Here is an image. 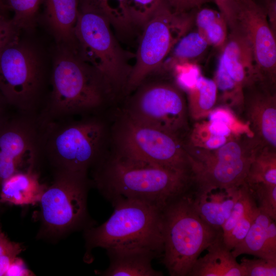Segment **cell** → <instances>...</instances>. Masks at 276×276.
<instances>
[{
	"mask_svg": "<svg viewBox=\"0 0 276 276\" xmlns=\"http://www.w3.org/2000/svg\"><path fill=\"white\" fill-rule=\"evenodd\" d=\"M114 152L174 170L193 173V164L182 140L140 123L122 111L111 129Z\"/></svg>",
	"mask_w": 276,
	"mask_h": 276,
	"instance_id": "8",
	"label": "cell"
},
{
	"mask_svg": "<svg viewBox=\"0 0 276 276\" xmlns=\"http://www.w3.org/2000/svg\"><path fill=\"white\" fill-rule=\"evenodd\" d=\"M24 250L22 244L0 256V276H5L10 265Z\"/></svg>",
	"mask_w": 276,
	"mask_h": 276,
	"instance_id": "40",
	"label": "cell"
},
{
	"mask_svg": "<svg viewBox=\"0 0 276 276\" xmlns=\"http://www.w3.org/2000/svg\"><path fill=\"white\" fill-rule=\"evenodd\" d=\"M193 187L163 209V263L171 276H188L201 252L222 231L200 217Z\"/></svg>",
	"mask_w": 276,
	"mask_h": 276,
	"instance_id": "5",
	"label": "cell"
},
{
	"mask_svg": "<svg viewBox=\"0 0 276 276\" xmlns=\"http://www.w3.org/2000/svg\"><path fill=\"white\" fill-rule=\"evenodd\" d=\"M255 1H258V0H255ZM260 1H261V0H260Z\"/></svg>",
	"mask_w": 276,
	"mask_h": 276,
	"instance_id": "46",
	"label": "cell"
},
{
	"mask_svg": "<svg viewBox=\"0 0 276 276\" xmlns=\"http://www.w3.org/2000/svg\"><path fill=\"white\" fill-rule=\"evenodd\" d=\"M109 259L108 268L101 273L104 276H162L155 270L152 260L157 256L152 251L142 248L106 249Z\"/></svg>",
	"mask_w": 276,
	"mask_h": 276,
	"instance_id": "18",
	"label": "cell"
},
{
	"mask_svg": "<svg viewBox=\"0 0 276 276\" xmlns=\"http://www.w3.org/2000/svg\"><path fill=\"white\" fill-rule=\"evenodd\" d=\"M51 90L39 115L41 122L99 113L116 97L109 84L76 48L58 44L50 76Z\"/></svg>",
	"mask_w": 276,
	"mask_h": 276,
	"instance_id": "2",
	"label": "cell"
},
{
	"mask_svg": "<svg viewBox=\"0 0 276 276\" xmlns=\"http://www.w3.org/2000/svg\"><path fill=\"white\" fill-rule=\"evenodd\" d=\"M114 211L102 224L84 229L86 252L90 262L96 247L142 248L157 257L164 251L163 209L139 200L120 198L111 201Z\"/></svg>",
	"mask_w": 276,
	"mask_h": 276,
	"instance_id": "4",
	"label": "cell"
},
{
	"mask_svg": "<svg viewBox=\"0 0 276 276\" xmlns=\"http://www.w3.org/2000/svg\"><path fill=\"white\" fill-rule=\"evenodd\" d=\"M88 175L53 173L39 204L40 226L37 237L55 240L92 226L87 207L90 186Z\"/></svg>",
	"mask_w": 276,
	"mask_h": 276,
	"instance_id": "7",
	"label": "cell"
},
{
	"mask_svg": "<svg viewBox=\"0 0 276 276\" xmlns=\"http://www.w3.org/2000/svg\"><path fill=\"white\" fill-rule=\"evenodd\" d=\"M259 212L256 203L246 211L229 233L223 238L224 243L228 249L232 250L243 239Z\"/></svg>",
	"mask_w": 276,
	"mask_h": 276,
	"instance_id": "34",
	"label": "cell"
},
{
	"mask_svg": "<svg viewBox=\"0 0 276 276\" xmlns=\"http://www.w3.org/2000/svg\"><path fill=\"white\" fill-rule=\"evenodd\" d=\"M1 204L0 203V211H1Z\"/></svg>",
	"mask_w": 276,
	"mask_h": 276,
	"instance_id": "45",
	"label": "cell"
},
{
	"mask_svg": "<svg viewBox=\"0 0 276 276\" xmlns=\"http://www.w3.org/2000/svg\"><path fill=\"white\" fill-rule=\"evenodd\" d=\"M220 11L226 18L229 29L232 28L235 23L237 0H213Z\"/></svg>",
	"mask_w": 276,
	"mask_h": 276,
	"instance_id": "38",
	"label": "cell"
},
{
	"mask_svg": "<svg viewBox=\"0 0 276 276\" xmlns=\"http://www.w3.org/2000/svg\"><path fill=\"white\" fill-rule=\"evenodd\" d=\"M42 0H4L13 12L12 20L19 30H31L36 23L37 13Z\"/></svg>",
	"mask_w": 276,
	"mask_h": 276,
	"instance_id": "30",
	"label": "cell"
},
{
	"mask_svg": "<svg viewBox=\"0 0 276 276\" xmlns=\"http://www.w3.org/2000/svg\"><path fill=\"white\" fill-rule=\"evenodd\" d=\"M7 9L4 0H0V13H5Z\"/></svg>",
	"mask_w": 276,
	"mask_h": 276,
	"instance_id": "44",
	"label": "cell"
},
{
	"mask_svg": "<svg viewBox=\"0 0 276 276\" xmlns=\"http://www.w3.org/2000/svg\"><path fill=\"white\" fill-rule=\"evenodd\" d=\"M225 188L194 187L195 205L202 219L218 231H222L225 221L222 212V199Z\"/></svg>",
	"mask_w": 276,
	"mask_h": 276,
	"instance_id": "26",
	"label": "cell"
},
{
	"mask_svg": "<svg viewBox=\"0 0 276 276\" xmlns=\"http://www.w3.org/2000/svg\"><path fill=\"white\" fill-rule=\"evenodd\" d=\"M195 10L176 13L165 2L142 28L143 32L125 93L133 91L151 74L160 72L164 61L192 29Z\"/></svg>",
	"mask_w": 276,
	"mask_h": 276,
	"instance_id": "10",
	"label": "cell"
},
{
	"mask_svg": "<svg viewBox=\"0 0 276 276\" xmlns=\"http://www.w3.org/2000/svg\"><path fill=\"white\" fill-rule=\"evenodd\" d=\"M260 212L276 220V185L264 183L247 185Z\"/></svg>",
	"mask_w": 276,
	"mask_h": 276,
	"instance_id": "31",
	"label": "cell"
},
{
	"mask_svg": "<svg viewBox=\"0 0 276 276\" xmlns=\"http://www.w3.org/2000/svg\"><path fill=\"white\" fill-rule=\"evenodd\" d=\"M40 123L41 164L47 162L53 173L88 175L106 154L108 128L98 113Z\"/></svg>",
	"mask_w": 276,
	"mask_h": 276,
	"instance_id": "3",
	"label": "cell"
},
{
	"mask_svg": "<svg viewBox=\"0 0 276 276\" xmlns=\"http://www.w3.org/2000/svg\"><path fill=\"white\" fill-rule=\"evenodd\" d=\"M14 111L0 92V124L7 119Z\"/></svg>",
	"mask_w": 276,
	"mask_h": 276,
	"instance_id": "43",
	"label": "cell"
},
{
	"mask_svg": "<svg viewBox=\"0 0 276 276\" xmlns=\"http://www.w3.org/2000/svg\"><path fill=\"white\" fill-rule=\"evenodd\" d=\"M239 136L222 122L203 119L196 121L191 128L185 144L201 149L214 150Z\"/></svg>",
	"mask_w": 276,
	"mask_h": 276,
	"instance_id": "22",
	"label": "cell"
},
{
	"mask_svg": "<svg viewBox=\"0 0 276 276\" xmlns=\"http://www.w3.org/2000/svg\"><path fill=\"white\" fill-rule=\"evenodd\" d=\"M21 244L11 241L3 232L0 223V256Z\"/></svg>",
	"mask_w": 276,
	"mask_h": 276,
	"instance_id": "42",
	"label": "cell"
},
{
	"mask_svg": "<svg viewBox=\"0 0 276 276\" xmlns=\"http://www.w3.org/2000/svg\"><path fill=\"white\" fill-rule=\"evenodd\" d=\"M172 11L176 13L189 12L201 7L213 0H165Z\"/></svg>",
	"mask_w": 276,
	"mask_h": 276,
	"instance_id": "37",
	"label": "cell"
},
{
	"mask_svg": "<svg viewBox=\"0 0 276 276\" xmlns=\"http://www.w3.org/2000/svg\"><path fill=\"white\" fill-rule=\"evenodd\" d=\"M193 163L196 188H231L242 185L261 147L252 135L243 134L214 150L186 145Z\"/></svg>",
	"mask_w": 276,
	"mask_h": 276,
	"instance_id": "12",
	"label": "cell"
},
{
	"mask_svg": "<svg viewBox=\"0 0 276 276\" xmlns=\"http://www.w3.org/2000/svg\"><path fill=\"white\" fill-rule=\"evenodd\" d=\"M265 10L268 23L272 30L276 32V0H261Z\"/></svg>",
	"mask_w": 276,
	"mask_h": 276,
	"instance_id": "41",
	"label": "cell"
},
{
	"mask_svg": "<svg viewBox=\"0 0 276 276\" xmlns=\"http://www.w3.org/2000/svg\"><path fill=\"white\" fill-rule=\"evenodd\" d=\"M244 182L276 185V149L263 147L257 151Z\"/></svg>",
	"mask_w": 276,
	"mask_h": 276,
	"instance_id": "29",
	"label": "cell"
},
{
	"mask_svg": "<svg viewBox=\"0 0 276 276\" xmlns=\"http://www.w3.org/2000/svg\"><path fill=\"white\" fill-rule=\"evenodd\" d=\"M234 27L243 33L251 45L256 62V82L275 90V33L263 6L255 0H237Z\"/></svg>",
	"mask_w": 276,
	"mask_h": 276,
	"instance_id": "14",
	"label": "cell"
},
{
	"mask_svg": "<svg viewBox=\"0 0 276 276\" xmlns=\"http://www.w3.org/2000/svg\"><path fill=\"white\" fill-rule=\"evenodd\" d=\"M40 129L39 116L16 110L0 124V186L17 172L39 170Z\"/></svg>",
	"mask_w": 276,
	"mask_h": 276,
	"instance_id": "13",
	"label": "cell"
},
{
	"mask_svg": "<svg viewBox=\"0 0 276 276\" xmlns=\"http://www.w3.org/2000/svg\"><path fill=\"white\" fill-rule=\"evenodd\" d=\"M110 26L100 14L79 8L75 36L80 57L103 76L116 96L121 91L125 92L132 66Z\"/></svg>",
	"mask_w": 276,
	"mask_h": 276,
	"instance_id": "9",
	"label": "cell"
},
{
	"mask_svg": "<svg viewBox=\"0 0 276 276\" xmlns=\"http://www.w3.org/2000/svg\"><path fill=\"white\" fill-rule=\"evenodd\" d=\"M123 111L132 119L186 142L191 128L185 93L175 83L144 81Z\"/></svg>",
	"mask_w": 276,
	"mask_h": 276,
	"instance_id": "11",
	"label": "cell"
},
{
	"mask_svg": "<svg viewBox=\"0 0 276 276\" xmlns=\"http://www.w3.org/2000/svg\"><path fill=\"white\" fill-rule=\"evenodd\" d=\"M93 182L110 202L120 198L163 209L194 185L192 173L119 154H106L91 169Z\"/></svg>",
	"mask_w": 276,
	"mask_h": 276,
	"instance_id": "1",
	"label": "cell"
},
{
	"mask_svg": "<svg viewBox=\"0 0 276 276\" xmlns=\"http://www.w3.org/2000/svg\"><path fill=\"white\" fill-rule=\"evenodd\" d=\"M19 30L12 18L0 13V51L18 37Z\"/></svg>",
	"mask_w": 276,
	"mask_h": 276,
	"instance_id": "36",
	"label": "cell"
},
{
	"mask_svg": "<svg viewBox=\"0 0 276 276\" xmlns=\"http://www.w3.org/2000/svg\"><path fill=\"white\" fill-rule=\"evenodd\" d=\"M39 170L28 169L17 172L0 186V203L34 205L39 203L47 186L40 181Z\"/></svg>",
	"mask_w": 276,
	"mask_h": 276,
	"instance_id": "17",
	"label": "cell"
},
{
	"mask_svg": "<svg viewBox=\"0 0 276 276\" xmlns=\"http://www.w3.org/2000/svg\"><path fill=\"white\" fill-rule=\"evenodd\" d=\"M213 80L217 88L216 105L227 106L241 117L243 107L244 89L229 76L220 55Z\"/></svg>",
	"mask_w": 276,
	"mask_h": 276,
	"instance_id": "28",
	"label": "cell"
},
{
	"mask_svg": "<svg viewBox=\"0 0 276 276\" xmlns=\"http://www.w3.org/2000/svg\"><path fill=\"white\" fill-rule=\"evenodd\" d=\"M47 25L58 44L76 48L75 29L79 0H44Z\"/></svg>",
	"mask_w": 276,
	"mask_h": 276,
	"instance_id": "21",
	"label": "cell"
},
{
	"mask_svg": "<svg viewBox=\"0 0 276 276\" xmlns=\"http://www.w3.org/2000/svg\"><path fill=\"white\" fill-rule=\"evenodd\" d=\"M275 221L259 211L245 237L231 250L233 256L246 254L276 261Z\"/></svg>",
	"mask_w": 276,
	"mask_h": 276,
	"instance_id": "19",
	"label": "cell"
},
{
	"mask_svg": "<svg viewBox=\"0 0 276 276\" xmlns=\"http://www.w3.org/2000/svg\"><path fill=\"white\" fill-rule=\"evenodd\" d=\"M229 30L220 55L229 76L244 89L257 81L252 50L247 38L239 29L234 27Z\"/></svg>",
	"mask_w": 276,
	"mask_h": 276,
	"instance_id": "16",
	"label": "cell"
},
{
	"mask_svg": "<svg viewBox=\"0 0 276 276\" xmlns=\"http://www.w3.org/2000/svg\"><path fill=\"white\" fill-rule=\"evenodd\" d=\"M34 273L26 266L24 260L16 257L10 265L5 276H31Z\"/></svg>",
	"mask_w": 276,
	"mask_h": 276,
	"instance_id": "39",
	"label": "cell"
},
{
	"mask_svg": "<svg viewBox=\"0 0 276 276\" xmlns=\"http://www.w3.org/2000/svg\"><path fill=\"white\" fill-rule=\"evenodd\" d=\"M242 114L255 138L276 149V93L257 82L244 89Z\"/></svg>",
	"mask_w": 276,
	"mask_h": 276,
	"instance_id": "15",
	"label": "cell"
},
{
	"mask_svg": "<svg viewBox=\"0 0 276 276\" xmlns=\"http://www.w3.org/2000/svg\"><path fill=\"white\" fill-rule=\"evenodd\" d=\"M194 24L210 46L220 49L223 47L229 28L226 18L220 11L201 7L195 11Z\"/></svg>",
	"mask_w": 276,
	"mask_h": 276,
	"instance_id": "25",
	"label": "cell"
},
{
	"mask_svg": "<svg viewBox=\"0 0 276 276\" xmlns=\"http://www.w3.org/2000/svg\"><path fill=\"white\" fill-rule=\"evenodd\" d=\"M209 47L207 41L196 30H191L175 44L163 63L160 72H170L172 66L178 62H197Z\"/></svg>",
	"mask_w": 276,
	"mask_h": 276,
	"instance_id": "27",
	"label": "cell"
},
{
	"mask_svg": "<svg viewBox=\"0 0 276 276\" xmlns=\"http://www.w3.org/2000/svg\"><path fill=\"white\" fill-rule=\"evenodd\" d=\"M170 72L175 83L185 93L191 88L198 78L202 75L201 70L197 62L185 61L175 63Z\"/></svg>",
	"mask_w": 276,
	"mask_h": 276,
	"instance_id": "33",
	"label": "cell"
},
{
	"mask_svg": "<svg viewBox=\"0 0 276 276\" xmlns=\"http://www.w3.org/2000/svg\"><path fill=\"white\" fill-rule=\"evenodd\" d=\"M79 8L96 12L105 17L121 36L131 32V21L127 0H79Z\"/></svg>",
	"mask_w": 276,
	"mask_h": 276,
	"instance_id": "23",
	"label": "cell"
},
{
	"mask_svg": "<svg viewBox=\"0 0 276 276\" xmlns=\"http://www.w3.org/2000/svg\"><path fill=\"white\" fill-rule=\"evenodd\" d=\"M46 80L34 44L18 37L0 51V92L15 110L39 116L46 102Z\"/></svg>",
	"mask_w": 276,
	"mask_h": 276,
	"instance_id": "6",
	"label": "cell"
},
{
	"mask_svg": "<svg viewBox=\"0 0 276 276\" xmlns=\"http://www.w3.org/2000/svg\"><path fill=\"white\" fill-rule=\"evenodd\" d=\"M206 249L207 253L197 259L188 276H245L236 258L225 245L222 232Z\"/></svg>",
	"mask_w": 276,
	"mask_h": 276,
	"instance_id": "20",
	"label": "cell"
},
{
	"mask_svg": "<svg viewBox=\"0 0 276 276\" xmlns=\"http://www.w3.org/2000/svg\"><path fill=\"white\" fill-rule=\"evenodd\" d=\"M245 276H275L276 261L259 258L249 259L243 257L240 263Z\"/></svg>",
	"mask_w": 276,
	"mask_h": 276,
	"instance_id": "35",
	"label": "cell"
},
{
	"mask_svg": "<svg viewBox=\"0 0 276 276\" xmlns=\"http://www.w3.org/2000/svg\"><path fill=\"white\" fill-rule=\"evenodd\" d=\"M165 0H127L129 13L134 27L142 29Z\"/></svg>",
	"mask_w": 276,
	"mask_h": 276,
	"instance_id": "32",
	"label": "cell"
},
{
	"mask_svg": "<svg viewBox=\"0 0 276 276\" xmlns=\"http://www.w3.org/2000/svg\"><path fill=\"white\" fill-rule=\"evenodd\" d=\"M185 93L189 117L196 121L206 119L216 106L217 88L213 79L201 75Z\"/></svg>",
	"mask_w": 276,
	"mask_h": 276,
	"instance_id": "24",
	"label": "cell"
}]
</instances>
